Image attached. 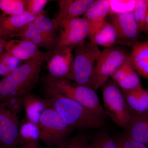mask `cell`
<instances>
[{
    "instance_id": "6da1fadb",
    "label": "cell",
    "mask_w": 148,
    "mask_h": 148,
    "mask_svg": "<svg viewBox=\"0 0 148 148\" xmlns=\"http://www.w3.org/2000/svg\"><path fill=\"white\" fill-rule=\"evenodd\" d=\"M44 90L45 98L50 101L52 107L73 129H98L105 124V117L45 84Z\"/></svg>"
},
{
    "instance_id": "7a4b0ae2",
    "label": "cell",
    "mask_w": 148,
    "mask_h": 148,
    "mask_svg": "<svg viewBox=\"0 0 148 148\" xmlns=\"http://www.w3.org/2000/svg\"><path fill=\"white\" fill-rule=\"evenodd\" d=\"M45 58L26 61L0 80V102L14 97H23L31 92L40 79Z\"/></svg>"
},
{
    "instance_id": "3957f363",
    "label": "cell",
    "mask_w": 148,
    "mask_h": 148,
    "mask_svg": "<svg viewBox=\"0 0 148 148\" xmlns=\"http://www.w3.org/2000/svg\"><path fill=\"white\" fill-rule=\"evenodd\" d=\"M47 86L61 95L76 101L102 116L107 117L95 90L66 79H55L47 75L40 78Z\"/></svg>"
},
{
    "instance_id": "277c9868",
    "label": "cell",
    "mask_w": 148,
    "mask_h": 148,
    "mask_svg": "<svg viewBox=\"0 0 148 148\" xmlns=\"http://www.w3.org/2000/svg\"><path fill=\"white\" fill-rule=\"evenodd\" d=\"M73 49L74 60L71 81L92 88L94 69L102 51L98 46L87 40L74 47Z\"/></svg>"
},
{
    "instance_id": "5b68a950",
    "label": "cell",
    "mask_w": 148,
    "mask_h": 148,
    "mask_svg": "<svg viewBox=\"0 0 148 148\" xmlns=\"http://www.w3.org/2000/svg\"><path fill=\"white\" fill-rule=\"evenodd\" d=\"M38 127L41 141L50 148H64L74 130L64 121L52 107L43 113Z\"/></svg>"
},
{
    "instance_id": "8992f818",
    "label": "cell",
    "mask_w": 148,
    "mask_h": 148,
    "mask_svg": "<svg viewBox=\"0 0 148 148\" xmlns=\"http://www.w3.org/2000/svg\"><path fill=\"white\" fill-rule=\"evenodd\" d=\"M130 54L127 49L121 46L105 48L95 65L91 88L95 91L102 87L114 72L126 61Z\"/></svg>"
},
{
    "instance_id": "52a82bcc",
    "label": "cell",
    "mask_w": 148,
    "mask_h": 148,
    "mask_svg": "<svg viewBox=\"0 0 148 148\" xmlns=\"http://www.w3.org/2000/svg\"><path fill=\"white\" fill-rule=\"evenodd\" d=\"M104 109L106 114L118 126L125 130L131 112L116 83L111 78L102 86Z\"/></svg>"
},
{
    "instance_id": "ba28073f",
    "label": "cell",
    "mask_w": 148,
    "mask_h": 148,
    "mask_svg": "<svg viewBox=\"0 0 148 148\" xmlns=\"http://www.w3.org/2000/svg\"><path fill=\"white\" fill-rule=\"evenodd\" d=\"M47 75L55 79L72 80L73 68V49L69 47H55L45 53Z\"/></svg>"
},
{
    "instance_id": "9c48e42d",
    "label": "cell",
    "mask_w": 148,
    "mask_h": 148,
    "mask_svg": "<svg viewBox=\"0 0 148 148\" xmlns=\"http://www.w3.org/2000/svg\"><path fill=\"white\" fill-rule=\"evenodd\" d=\"M59 29L58 43L56 47H69L73 49L86 40L90 26L84 18L63 19L56 18Z\"/></svg>"
},
{
    "instance_id": "30bf717a",
    "label": "cell",
    "mask_w": 148,
    "mask_h": 148,
    "mask_svg": "<svg viewBox=\"0 0 148 148\" xmlns=\"http://www.w3.org/2000/svg\"><path fill=\"white\" fill-rule=\"evenodd\" d=\"M20 122L19 116L0 102V148H16Z\"/></svg>"
},
{
    "instance_id": "8fae6325",
    "label": "cell",
    "mask_w": 148,
    "mask_h": 148,
    "mask_svg": "<svg viewBox=\"0 0 148 148\" xmlns=\"http://www.w3.org/2000/svg\"><path fill=\"white\" fill-rule=\"evenodd\" d=\"M110 16L108 21L113 25L116 32V44L132 46L137 42L142 31L132 13Z\"/></svg>"
},
{
    "instance_id": "7c38bea8",
    "label": "cell",
    "mask_w": 148,
    "mask_h": 148,
    "mask_svg": "<svg viewBox=\"0 0 148 148\" xmlns=\"http://www.w3.org/2000/svg\"><path fill=\"white\" fill-rule=\"evenodd\" d=\"M5 51L21 60L26 61L38 58H45L43 52L33 43L27 40L12 39L0 41Z\"/></svg>"
},
{
    "instance_id": "4fadbf2b",
    "label": "cell",
    "mask_w": 148,
    "mask_h": 148,
    "mask_svg": "<svg viewBox=\"0 0 148 148\" xmlns=\"http://www.w3.org/2000/svg\"><path fill=\"white\" fill-rule=\"evenodd\" d=\"M125 130V137L148 147V112L144 113L131 112Z\"/></svg>"
},
{
    "instance_id": "5bb4252c",
    "label": "cell",
    "mask_w": 148,
    "mask_h": 148,
    "mask_svg": "<svg viewBox=\"0 0 148 148\" xmlns=\"http://www.w3.org/2000/svg\"><path fill=\"white\" fill-rule=\"evenodd\" d=\"M111 78L121 90H134L142 85L139 75L133 69L129 57L114 72Z\"/></svg>"
},
{
    "instance_id": "9a60e30c",
    "label": "cell",
    "mask_w": 148,
    "mask_h": 148,
    "mask_svg": "<svg viewBox=\"0 0 148 148\" xmlns=\"http://www.w3.org/2000/svg\"><path fill=\"white\" fill-rule=\"evenodd\" d=\"M89 41L94 44L105 48L116 44L117 35L113 25L107 20L90 27L88 36Z\"/></svg>"
},
{
    "instance_id": "2e32d148",
    "label": "cell",
    "mask_w": 148,
    "mask_h": 148,
    "mask_svg": "<svg viewBox=\"0 0 148 148\" xmlns=\"http://www.w3.org/2000/svg\"><path fill=\"white\" fill-rule=\"evenodd\" d=\"M26 119L38 125L41 116L47 109L52 107L47 98H42L31 92L23 96Z\"/></svg>"
},
{
    "instance_id": "e0dca14e",
    "label": "cell",
    "mask_w": 148,
    "mask_h": 148,
    "mask_svg": "<svg viewBox=\"0 0 148 148\" xmlns=\"http://www.w3.org/2000/svg\"><path fill=\"white\" fill-rule=\"evenodd\" d=\"M95 0H61L58 1L59 12L56 18L71 19L84 15Z\"/></svg>"
},
{
    "instance_id": "ac0fdd59",
    "label": "cell",
    "mask_w": 148,
    "mask_h": 148,
    "mask_svg": "<svg viewBox=\"0 0 148 148\" xmlns=\"http://www.w3.org/2000/svg\"><path fill=\"white\" fill-rule=\"evenodd\" d=\"M18 38L27 40L38 47L47 50L55 48L58 43V40L54 39L45 34L37 29L33 22L27 24L17 34Z\"/></svg>"
},
{
    "instance_id": "d6986e66",
    "label": "cell",
    "mask_w": 148,
    "mask_h": 148,
    "mask_svg": "<svg viewBox=\"0 0 148 148\" xmlns=\"http://www.w3.org/2000/svg\"><path fill=\"white\" fill-rule=\"evenodd\" d=\"M40 130L38 125L26 119L20 123L18 147L21 148H40Z\"/></svg>"
},
{
    "instance_id": "ffe728a7",
    "label": "cell",
    "mask_w": 148,
    "mask_h": 148,
    "mask_svg": "<svg viewBox=\"0 0 148 148\" xmlns=\"http://www.w3.org/2000/svg\"><path fill=\"white\" fill-rule=\"evenodd\" d=\"M129 58L137 73L148 80V40L133 44Z\"/></svg>"
},
{
    "instance_id": "44dd1931",
    "label": "cell",
    "mask_w": 148,
    "mask_h": 148,
    "mask_svg": "<svg viewBox=\"0 0 148 148\" xmlns=\"http://www.w3.org/2000/svg\"><path fill=\"white\" fill-rule=\"evenodd\" d=\"M121 91L129 109L136 113L148 112V92L143 89L142 85L134 90H121Z\"/></svg>"
},
{
    "instance_id": "7402d4cb",
    "label": "cell",
    "mask_w": 148,
    "mask_h": 148,
    "mask_svg": "<svg viewBox=\"0 0 148 148\" xmlns=\"http://www.w3.org/2000/svg\"><path fill=\"white\" fill-rule=\"evenodd\" d=\"M37 16L28 11L14 16H6L1 14L0 16V26L6 32L17 35L27 24L34 21Z\"/></svg>"
},
{
    "instance_id": "603a6c76",
    "label": "cell",
    "mask_w": 148,
    "mask_h": 148,
    "mask_svg": "<svg viewBox=\"0 0 148 148\" xmlns=\"http://www.w3.org/2000/svg\"><path fill=\"white\" fill-rule=\"evenodd\" d=\"M109 10L108 0H95L82 18L87 21L90 27H93L106 21Z\"/></svg>"
},
{
    "instance_id": "cb8c5ba5",
    "label": "cell",
    "mask_w": 148,
    "mask_h": 148,
    "mask_svg": "<svg viewBox=\"0 0 148 148\" xmlns=\"http://www.w3.org/2000/svg\"><path fill=\"white\" fill-rule=\"evenodd\" d=\"M45 11L38 15L33 23L37 29L48 36L58 40L59 29L55 19H51L45 16Z\"/></svg>"
},
{
    "instance_id": "d4e9b609",
    "label": "cell",
    "mask_w": 148,
    "mask_h": 148,
    "mask_svg": "<svg viewBox=\"0 0 148 148\" xmlns=\"http://www.w3.org/2000/svg\"><path fill=\"white\" fill-rule=\"evenodd\" d=\"M0 10L9 16L20 14L27 11V0H0Z\"/></svg>"
},
{
    "instance_id": "484cf974",
    "label": "cell",
    "mask_w": 148,
    "mask_h": 148,
    "mask_svg": "<svg viewBox=\"0 0 148 148\" xmlns=\"http://www.w3.org/2000/svg\"><path fill=\"white\" fill-rule=\"evenodd\" d=\"M109 15H121L132 13L136 0H108Z\"/></svg>"
},
{
    "instance_id": "4316f807",
    "label": "cell",
    "mask_w": 148,
    "mask_h": 148,
    "mask_svg": "<svg viewBox=\"0 0 148 148\" xmlns=\"http://www.w3.org/2000/svg\"><path fill=\"white\" fill-rule=\"evenodd\" d=\"M89 148H118L115 140L106 132L98 133L89 141Z\"/></svg>"
},
{
    "instance_id": "83f0119b",
    "label": "cell",
    "mask_w": 148,
    "mask_h": 148,
    "mask_svg": "<svg viewBox=\"0 0 148 148\" xmlns=\"http://www.w3.org/2000/svg\"><path fill=\"white\" fill-rule=\"evenodd\" d=\"M148 12V0H136L132 14L141 30Z\"/></svg>"
},
{
    "instance_id": "f1b7e54d",
    "label": "cell",
    "mask_w": 148,
    "mask_h": 148,
    "mask_svg": "<svg viewBox=\"0 0 148 148\" xmlns=\"http://www.w3.org/2000/svg\"><path fill=\"white\" fill-rule=\"evenodd\" d=\"M64 148H89V141L84 135H77L69 138Z\"/></svg>"
},
{
    "instance_id": "f546056e",
    "label": "cell",
    "mask_w": 148,
    "mask_h": 148,
    "mask_svg": "<svg viewBox=\"0 0 148 148\" xmlns=\"http://www.w3.org/2000/svg\"><path fill=\"white\" fill-rule=\"evenodd\" d=\"M23 97H14L2 101L5 106L14 113L19 116L24 107Z\"/></svg>"
},
{
    "instance_id": "4dcf8cb0",
    "label": "cell",
    "mask_w": 148,
    "mask_h": 148,
    "mask_svg": "<svg viewBox=\"0 0 148 148\" xmlns=\"http://www.w3.org/2000/svg\"><path fill=\"white\" fill-rule=\"evenodd\" d=\"M49 2L48 0H27V11L38 16L44 11V9Z\"/></svg>"
},
{
    "instance_id": "1f68e13d",
    "label": "cell",
    "mask_w": 148,
    "mask_h": 148,
    "mask_svg": "<svg viewBox=\"0 0 148 148\" xmlns=\"http://www.w3.org/2000/svg\"><path fill=\"white\" fill-rule=\"evenodd\" d=\"M1 58L10 73L19 66L18 65L20 63V60L7 51H5L1 56Z\"/></svg>"
},
{
    "instance_id": "d6a6232c",
    "label": "cell",
    "mask_w": 148,
    "mask_h": 148,
    "mask_svg": "<svg viewBox=\"0 0 148 148\" xmlns=\"http://www.w3.org/2000/svg\"><path fill=\"white\" fill-rule=\"evenodd\" d=\"M115 142L118 148H148L145 145L130 140L125 136L116 140Z\"/></svg>"
},
{
    "instance_id": "836d02e7",
    "label": "cell",
    "mask_w": 148,
    "mask_h": 148,
    "mask_svg": "<svg viewBox=\"0 0 148 148\" xmlns=\"http://www.w3.org/2000/svg\"><path fill=\"white\" fill-rule=\"evenodd\" d=\"M1 15L0 13V16ZM14 38H18L17 35L10 34L5 31L0 26V41L8 40Z\"/></svg>"
},
{
    "instance_id": "e575fe53",
    "label": "cell",
    "mask_w": 148,
    "mask_h": 148,
    "mask_svg": "<svg viewBox=\"0 0 148 148\" xmlns=\"http://www.w3.org/2000/svg\"><path fill=\"white\" fill-rule=\"evenodd\" d=\"M8 69L0 56V76L5 77L10 74Z\"/></svg>"
},
{
    "instance_id": "d590c367",
    "label": "cell",
    "mask_w": 148,
    "mask_h": 148,
    "mask_svg": "<svg viewBox=\"0 0 148 148\" xmlns=\"http://www.w3.org/2000/svg\"><path fill=\"white\" fill-rule=\"evenodd\" d=\"M142 32H144L148 34V12L146 16L142 28Z\"/></svg>"
},
{
    "instance_id": "8d00e7d4",
    "label": "cell",
    "mask_w": 148,
    "mask_h": 148,
    "mask_svg": "<svg viewBox=\"0 0 148 148\" xmlns=\"http://www.w3.org/2000/svg\"><path fill=\"white\" fill-rule=\"evenodd\" d=\"M147 92H148V91H147Z\"/></svg>"
}]
</instances>
